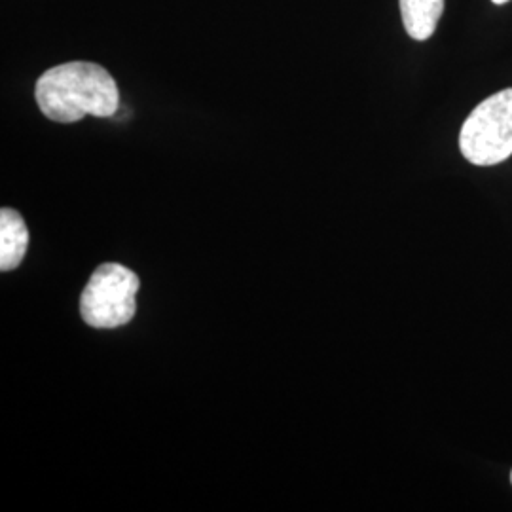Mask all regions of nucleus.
<instances>
[{
	"label": "nucleus",
	"mask_w": 512,
	"mask_h": 512,
	"mask_svg": "<svg viewBox=\"0 0 512 512\" xmlns=\"http://www.w3.org/2000/svg\"><path fill=\"white\" fill-rule=\"evenodd\" d=\"M38 109L59 124H74L84 116L109 118L120 105L116 80L109 71L90 61L57 65L38 78Z\"/></svg>",
	"instance_id": "obj_1"
},
{
	"label": "nucleus",
	"mask_w": 512,
	"mask_h": 512,
	"mask_svg": "<svg viewBox=\"0 0 512 512\" xmlns=\"http://www.w3.org/2000/svg\"><path fill=\"white\" fill-rule=\"evenodd\" d=\"M141 281L126 266L107 262L93 272L80 296V315L93 329L124 327L135 317Z\"/></svg>",
	"instance_id": "obj_2"
},
{
	"label": "nucleus",
	"mask_w": 512,
	"mask_h": 512,
	"mask_svg": "<svg viewBox=\"0 0 512 512\" xmlns=\"http://www.w3.org/2000/svg\"><path fill=\"white\" fill-rule=\"evenodd\" d=\"M465 160L480 167L501 164L512 156V88L482 101L459 133Z\"/></svg>",
	"instance_id": "obj_3"
},
{
	"label": "nucleus",
	"mask_w": 512,
	"mask_h": 512,
	"mask_svg": "<svg viewBox=\"0 0 512 512\" xmlns=\"http://www.w3.org/2000/svg\"><path fill=\"white\" fill-rule=\"evenodd\" d=\"M29 245V232L18 211L4 207L0 211V270H16Z\"/></svg>",
	"instance_id": "obj_4"
},
{
	"label": "nucleus",
	"mask_w": 512,
	"mask_h": 512,
	"mask_svg": "<svg viewBox=\"0 0 512 512\" xmlns=\"http://www.w3.org/2000/svg\"><path fill=\"white\" fill-rule=\"evenodd\" d=\"M406 33L414 40L433 37L444 12V0H399Z\"/></svg>",
	"instance_id": "obj_5"
},
{
	"label": "nucleus",
	"mask_w": 512,
	"mask_h": 512,
	"mask_svg": "<svg viewBox=\"0 0 512 512\" xmlns=\"http://www.w3.org/2000/svg\"><path fill=\"white\" fill-rule=\"evenodd\" d=\"M492 2H494V4H507L509 0H492Z\"/></svg>",
	"instance_id": "obj_6"
},
{
	"label": "nucleus",
	"mask_w": 512,
	"mask_h": 512,
	"mask_svg": "<svg viewBox=\"0 0 512 512\" xmlns=\"http://www.w3.org/2000/svg\"><path fill=\"white\" fill-rule=\"evenodd\" d=\"M511 482H512V473H511Z\"/></svg>",
	"instance_id": "obj_7"
}]
</instances>
